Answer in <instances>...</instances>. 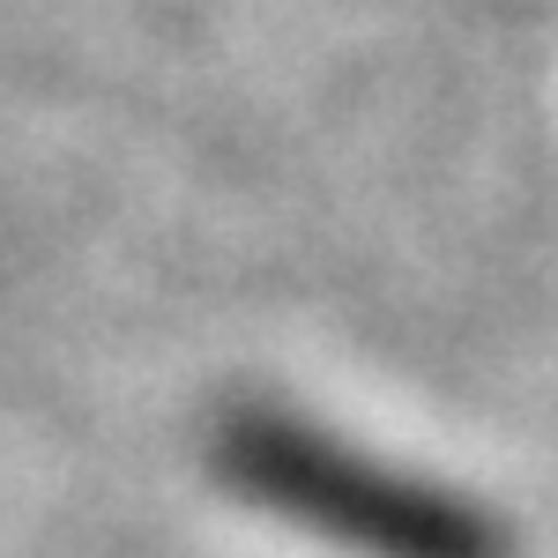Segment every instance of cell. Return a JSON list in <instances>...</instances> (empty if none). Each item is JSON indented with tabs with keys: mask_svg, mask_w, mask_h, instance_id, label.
Here are the masks:
<instances>
[{
	"mask_svg": "<svg viewBox=\"0 0 558 558\" xmlns=\"http://www.w3.org/2000/svg\"><path fill=\"white\" fill-rule=\"evenodd\" d=\"M216 470L254 507L350 558H514L484 507L425 476H395L387 462L276 410H231L216 425Z\"/></svg>",
	"mask_w": 558,
	"mask_h": 558,
	"instance_id": "6da1fadb",
	"label": "cell"
}]
</instances>
